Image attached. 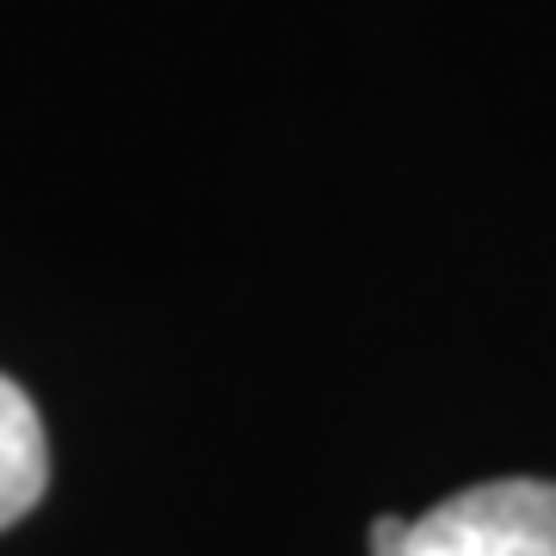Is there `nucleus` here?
<instances>
[{
  "label": "nucleus",
  "mask_w": 556,
  "mask_h": 556,
  "mask_svg": "<svg viewBox=\"0 0 556 556\" xmlns=\"http://www.w3.org/2000/svg\"><path fill=\"white\" fill-rule=\"evenodd\" d=\"M402 556H556V482L507 477L439 501Z\"/></svg>",
  "instance_id": "nucleus-1"
},
{
  "label": "nucleus",
  "mask_w": 556,
  "mask_h": 556,
  "mask_svg": "<svg viewBox=\"0 0 556 556\" xmlns=\"http://www.w3.org/2000/svg\"><path fill=\"white\" fill-rule=\"evenodd\" d=\"M408 526H415V519H390L383 514L378 526H371V556H402L408 551Z\"/></svg>",
  "instance_id": "nucleus-3"
},
{
  "label": "nucleus",
  "mask_w": 556,
  "mask_h": 556,
  "mask_svg": "<svg viewBox=\"0 0 556 556\" xmlns=\"http://www.w3.org/2000/svg\"><path fill=\"white\" fill-rule=\"evenodd\" d=\"M50 489V439L43 415L31 408L20 383L0 371V532L20 526Z\"/></svg>",
  "instance_id": "nucleus-2"
}]
</instances>
